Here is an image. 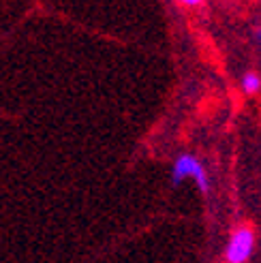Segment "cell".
Segmentation results:
<instances>
[{
	"instance_id": "cell-1",
	"label": "cell",
	"mask_w": 261,
	"mask_h": 263,
	"mask_svg": "<svg viewBox=\"0 0 261 263\" xmlns=\"http://www.w3.org/2000/svg\"><path fill=\"white\" fill-rule=\"evenodd\" d=\"M184 178H193L201 193L210 191V180H208L206 169H203V165H201L197 159H195L193 154H182V156H178V161H176L174 167H172V182H174V184H180Z\"/></svg>"
},
{
	"instance_id": "cell-2",
	"label": "cell",
	"mask_w": 261,
	"mask_h": 263,
	"mask_svg": "<svg viewBox=\"0 0 261 263\" xmlns=\"http://www.w3.org/2000/svg\"><path fill=\"white\" fill-rule=\"evenodd\" d=\"M255 248V233L251 227H238L231 233V238L225 248V261L227 263H246L253 255Z\"/></svg>"
},
{
	"instance_id": "cell-3",
	"label": "cell",
	"mask_w": 261,
	"mask_h": 263,
	"mask_svg": "<svg viewBox=\"0 0 261 263\" xmlns=\"http://www.w3.org/2000/svg\"><path fill=\"white\" fill-rule=\"evenodd\" d=\"M242 90L246 95H255V92L261 90V77L257 73H246L242 77Z\"/></svg>"
}]
</instances>
